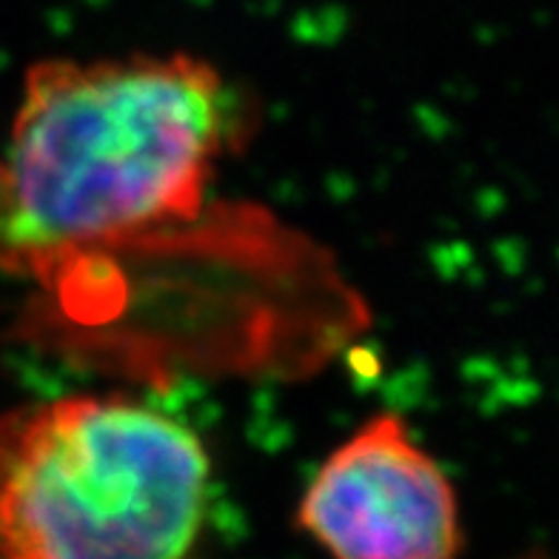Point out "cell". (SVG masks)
<instances>
[{"mask_svg": "<svg viewBox=\"0 0 559 559\" xmlns=\"http://www.w3.org/2000/svg\"><path fill=\"white\" fill-rule=\"evenodd\" d=\"M206 493L198 437L134 400L0 414V559H186Z\"/></svg>", "mask_w": 559, "mask_h": 559, "instance_id": "obj_2", "label": "cell"}, {"mask_svg": "<svg viewBox=\"0 0 559 559\" xmlns=\"http://www.w3.org/2000/svg\"><path fill=\"white\" fill-rule=\"evenodd\" d=\"M228 123L223 74L194 55L35 63L0 148V269L46 280L194 217Z\"/></svg>", "mask_w": 559, "mask_h": 559, "instance_id": "obj_1", "label": "cell"}, {"mask_svg": "<svg viewBox=\"0 0 559 559\" xmlns=\"http://www.w3.org/2000/svg\"><path fill=\"white\" fill-rule=\"evenodd\" d=\"M297 525L332 559H456L460 500L403 419L377 414L302 493Z\"/></svg>", "mask_w": 559, "mask_h": 559, "instance_id": "obj_3", "label": "cell"}]
</instances>
